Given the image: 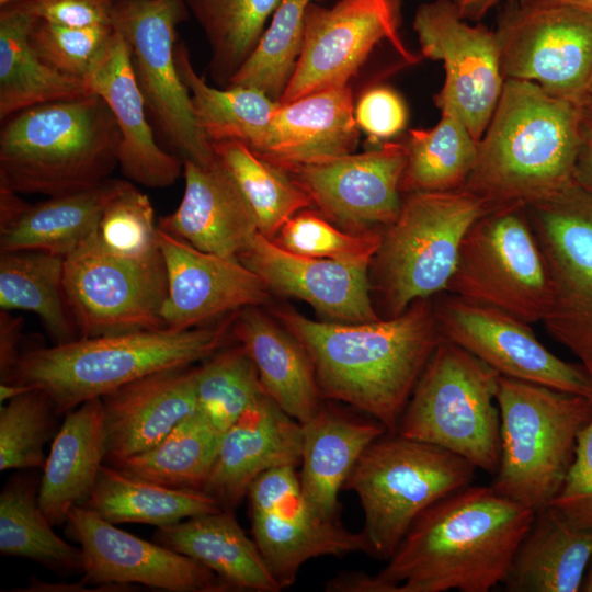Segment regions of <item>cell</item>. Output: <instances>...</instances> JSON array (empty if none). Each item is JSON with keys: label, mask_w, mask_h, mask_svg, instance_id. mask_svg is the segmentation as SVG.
Instances as JSON below:
<instances>
[{"label": "cell", "mask_w": 592, "mask_h": 592, "mask_svg": "<svg viewBox=\"0 0 592 592\" xmlns=\"http://www.w3.org/2000/svg\"><path fill=\"white\" fill-rule=\"evenodd\" d=\"M536 513L491 486H467L425 509L376 574L342 572L329 592H488L505 579Z\"/></svg>", "instance_id": "6da1fadb"}, {"label": "cell", "mask_w": 592, "mask_h": 592, "mask_svg": "<svg viewBox=\"0 0 592 592\" xmlns=\"http://www.w3.org/2000/svg\"><path fill=\"white\" fill-rule=\"evenodd\" d=\"M274 315L308 352L321 397L349 403L389 434L443 340L433 297L367 322L316 321L289 308Z\"/></svg>", "instance_id": "7a4b0ae2"}, {"label": "cell", "mask_w": 592, "mask_h": 592, "mask_svg": "<svg viewBox=\"0 0 592 592\" xmlns=\"http://www.w3.org/2000/svg\"><path fill=\"white\" fill-rule=\"evenodd\" d=\"M578 105L508 79L465 190L489 208L544 200L573 182Z\"/></svg>", "instance_id": "3957f363"}, {"label": "cell", "mask_w": 592, "mask_h": 592, "mask_svg": "<svg viewBox=\"0 0 592 592\" xmlns=\"http://www.w3.org/2000/svg\"><path fill=\"white\" fill-rule=\"evenodd\" d=\"M2 122L0 182L19 194L87 190L118 166L119 127L93 92L34 105Z\"/></svg>", "instance_id": "277c9868"}, {"label": "cell", "mask_w": 592, "mask_h": 592, "mask_svg": "<svg viewBox=\"0 0 592 592\" xmlns=\"http://www.w3.org/2000/svg\"><path fill=\"white\" fill-rule=\"evenodd\" d=\"M232 319L210 327L140 330L32 349L21 354L4 383L42 390L59 415L151 373L206 360L223 345Z\"/></svg>", "instance_id": "5b68a950"}, {"label": "cell", "mask_w": 592, "mask_h": 592, "mask_svg": "<svg viewBox=\"0 0 592 592\" xmlns=\"http://www.w3.org/2000/svg\"><path fill=\"white\" fill-rule=\"evenodd\" d=\"M497 403L501 452L491 487L538 513L566 480L592 399L500 375Z\"/></svg>", "instance_id": "8992f818"}, {"label": "cell", "mask_w": 592, "mask_h": 592, "mask_svg": "<svg viewBox=\"0 0 592 592\" xmlns=\"http://www.w3.org/2000/svg\"><path fill=\"white\" fill-rule=\"evenodd\" d=\"M488 209L465 189L405 194L397 218L383 229L369 266L382 318L396 317L414 301L446 292L466 232Z\"/></svg>", "instance_id": "52a82bcc"}, {"label": "cell", "mask_w": 592, "mask_h": 592, "mask_svg": "<svg viewBox=\"0 0 592 592\" xmlns=\"http://www.w3.org/2000/svg\"><path fill=\"white\" fill-rule=\"evenodd\" d=\"M476 469L449 451L397 433L375 440L343 486L358 497L368 554L387 561L415 519L471 485Z\"/></svg>", "instance_id": "ba28073f"}, {"label": "cell", "mask_w": 592, "mask_h": 592, "mask_svg": "<svg viewBox=\"0 0 592 592\" xmlns=\"http://www.w3.org/2000/svg\"><path fill=\"white\" fill-rule=\"evenodd\" d=\"M500 374L442 340L423 368L397 434L449 451L494 475L500 462Z\"/></svg>", "instance_id": "9c48e42d"}, {"label": "cell", "mask_w": 592, "mask_h": 592, "mask_svg": "<svg viewBox=\"0 0 592 592\" xmlns=\"http://www.w3.org/2000/svg\"><path fill=\"white\" fill-rule=\"evenodd\" d=\"M446 293L528 325L543 321L550 280L525 204L490 208L470 226Z\"/></svg>", "instance_id": "30bf717a"}, {"label": "cell", "mask_w": 592, "mask_h": 592, "mask_svg": "<svg viewBox=\"0 0 592 592\" xmlns=\"http://www.w3.org/2000/svg\"><path fill=\"white\" fill-rule=\"evenodd\" d=\"M183 0H112V24L126 39L146 106L182 160L216 162L175 60L177 26L187 18Z\"/></svg>", "instance_id": "8fae6325"}, {"label": "cell", "mask_w": 592, "mask_h": 592, "mask_svg": "<svg viewBox=\"0 0 592 592\" xmlns=\"http://www.w3.org/2000/svg\"><path fill=\"white\" fill-rule=\"evenodd\" d=\"M526 208L551 287L542 322L592 382V195L572 182Z\"/></svg>", "instance_id": "7c38bea8"}, {"label": "cell", "mask_w": 592, "mask_h": 592, "mask_svg": "<svg viewBox=\"0 0 592 592\" xmlns=\"http://www.w3.org/2000/svg\"><path fill=\"white\" fill-rule=\"evenodd\" d=\"M494 32L505 80L582 102L592 75V13L557 0H512Z\"/></svg>", "instance_id": "4fadbf2b"}, {"label": "cell", "mask_w": 592, "mask_h": 592, "mask_svg": "<svg viewBox=\"0 0 592 592\" xmlns=\"http://www.w3.org/2000/svg\"><path fill=\"white\" fill-rule=\"evenodd\" d=\"M95 232L65 258V294L79 338L166 328L161 252L141 259L116 255Z\"/></svg>", "instance_id": "5bb4252c"}, {"label": "cell", "mask_w": 592, "mask_h": 592, "mask_svg": "<svg viewBox=\"0 0 592 592\" xmlns=\"http://www.w3.org/2000/svg\"><path fill=\"white\" fill-rule=\"evenodd\" d=\"M413 30L422 55L444 66L437 107L456 114L479 141L505 82L496 32L460 18L451 0L420 4Z\"/></svg>", "instance_id": "9a60e30c"}, {"label": "cell", "mask_w": 592, "mask_h": 592, "mask_svg": "<svg viewBox=\"0 0 592 592\" xmlns=\"http://www.w3.org/2000/svg\"><path fill=\"white\" fill-rule=\"evenodd\" d=\"M253 539L282 589L301 566L320 556L368 554L361 532L320 514L305 498L295 466L265 471L249 488Z\"/></svg>", "instance_id": "2e32d148"}, {"label": "cell", "mask_w": 592, "mask_h": 592, "mask_svg": "<svg viewBox=\"0 0 592 592\" xmlns=\"http://www.w3.org/2000/svg\"><path fill=\"white\" fill-rule=\"evenodd\" d=\"M399 0H339L331 8L311 2L304 19L301 54L280 103L346 86L383 39L406 60L415 61L399 36Z\"/></svg>", "instance_id": "e0dca14e"}, {"label": "cell", "mask_w": 592, "mask_h": 592, "mask_svg": "<svg viewBox=\"0 0 592 592\" xmlns=\"http://www.w3.org/2000/svg\"><path fill=\"white\" fill-rule=\"evenodd\" d=\"M434 305L443 340L465 349L501 376L592 399V382L582 365L551 353L528 323L446 292Z\"/></svg>", "instance_id": "ac0fdd59"}, {"label": "cell", "mask_w": 592, "mask_h": 592, "mask_svg": "<svg viewBox=\"0 0 592 592\" xmlns=\"http://www.w3.org/2000/svg\"><path fill=\"white\" fill-rule=\"evenodd\" d=\"M407 163L403 143L387 141L286 172L310 197L318 213L350 232L383 230L398 216Z\"/></svg>", "instance_id": "d6986e66"}, {"label": "cell", "mask_w": 592, "mask_h": 592, "mask_svg": "<svg viewBox=\"0 0 592 592\" xmlns=\"http://www.w3.org/2000/svg\"><path fill=\"white\" fill-rule=\"evenodd\" d=\"M65 533L82 550L87 583L143 584L170 592L231 590L196 560L127 533L82 505L70 510Z\"/></svg>", "instance_id": "ffe728a7"}, {"label": "cell", "mask_w": 592, "mask_h": 592, "mask_svg": "<svg viewBox=\"0 0 592 592\" xmlns=\"http://www.w3.org/2000/svg\"><path fill=\"white\" fill-rule=\"evenodd\" d=\"M158 241L167 274L161 308L166 328L201 327L220 315L270 301L266 285L239 260L201 251L160 228Z\"/></svg>", "instance_id": "44dd1931"}, {"label": "cell", "mask_w": 592, "mask_h": 592, "mask_svg": "<svg viewBox=\"0 0 592 592\" xmlns=\"http://www.w3.org/2000/svg\"><path fill=\"white\" fill-rule=\"evenodd\" d=\"M238 260L270 292L298 298L340 322L380 318L372 300L369 266L289 252L257 231Z\"/></svg>", "instance_id": "7402d4cb"}, {"label": "cell", "mask_w": 592, "mask_h": 592, "mask_svg": "<svg viewBox=\"0 0 592 592\" xmlns=\"http://www.w3.org/2000/svg\"><path fill=\"white\" fill-rule=\"evenodd\" d=\"M191 366L151 373L101 397L105 465L156 446L197 410L196 367Z\"/></svg>", "instance_id": "603a6c76"}, {"label": "cell", "mask_w": 592, "mask_h": 592, "mask_svg": "<svg viewBox=\"0 0 592 592\" xmlns=\"http://www.w3.org/2000/svg\"><path fill=\"white\" fill-rule=\"evenodd\" d=\"M300 458L301 423L263 395L223 434L203 491L235 511L258 477Z\"/></svg>", "instance_id": "cb8c5ba5"}, {"label": "cell", "mask_w": 592, "mask_h": 592, "mask_svg": "<svg viewBox=\"0 0 592 592\" xmlns=\"http://www.w3.org/2000/svg\"><path fill=\"white\" fill-rule=\"evenodd\" d=\"M115 29V27H114ZM91 92L111 109L122 135L118 167L130 181L147 187H167L183 173V161L157 144L146 115L129 46L115 29L105 54L86 80Z\"/></svg>", "instance_id": "d4e9b609"}, {"label": "cell", "mask_w": 592, "mask_h": 592, "mask_svg": "<svg viewBox=\"0 0 592 592\" xmlns=\"http://www.w3.org/2000/svg\"><path fill=\"white\" fill-rule=\"evenodd\" d=\"M182 161L183 197L158 227L201 251L238 260L258 229L235 182L218 159L206 167Z\"/></svg>", "instance_id": "484cf974"}, {"label": "cell", "mask_w": 592, "mask_h": 592, "mask_svg": "<svg viewBox=\"0 0 592 592\" xmlns=\"http://www.w3.org/2000/svg\"><path fill=\"white\" fill-rule=\"evenodd\" d=\"M358 138L351 89L338 86L280 103L257 155L286 171L353 153Z\"/></svg>", "instance_id": "4316f807"}, {"label": "cell", "mask_w": 592, "mask_h": 592, "mask_svg": "<svg viewBox=\"0 0 592 592\" xmlns=\"http://www.w3.org/2000/svg\"><path fill=\"white\" fill-rule=\"evenodd\" d=\"M231 330L253 361L265 395L299 423L312 418L322 397L303 344L255 307L239 310Z\"/></svg>", "instance_id": "83f0119b"}, {"label": "cell", "mask_w": 592, "mask_h": 592, "mask_svg": "<svg viewBox=\"0 0 592 592\" xmlns=\"http://www.w3.org/2000/svg\"><path fill=\"white\" fill-rule=\"evenodd\" d=\"M104 457L103 408L95 398L66 413L46 457L38 504L53 526L66 523L70 510L88 501Z\"/></svg>", "instance_id": "f1b7e54d"}, {"label": "cell", "mask_w": 592, "mask_h": 592, "mask_svg": "<svg viewBox=\"0 0 592 592\" xmlns=\"http://www.w3.org/2000/svg\"><path fill=\"white\" fill-rule=\"evenodd\" d=\"M388 433L376 420L321 406L301 423L299 482L307 501L323 516L339 520L338 496L365 449Z\"/></svg>", "instance_id": "f546056e"}, {"label": "cell", "mask_w": 592, "mask_h": 592, "mask_svg": "<svg viewBox=\"0 0 592 592\" xmlns=\"http://www.w3.org/2000/svg\"><path fill=\"white\" fill-rule=\"evenodd\" d=\"M152 540L202 563L231 590H282L254 539L239 525L234 510L221 509L157 527Z\"/></svg>", "instance_id": "4dcf8cb0"}, {"label": "cell", "mask_w": 592, "mask_h": 592, "mask_svg": "<svg viewBox=\"0 0 592 592\" xmlns=\"http://www.w3.org/2000/svg\"><path fill=\"white\" fill-rule=\"evenodd\" d=\"M591 557L592 532L549 506L536 513L502 583L512 592H577Z\"/></svg>", "instance_id": "1f68e13d"}, {"label": "cell", "mask_w": 592, "mask_h": 592, "mask_svg": "<svg viewBox=\"0 0 592 592\" xmlns=\"http://www.w3.org/2000/svg\"><path fill=\"white\" fill-rule=\"evenodd\" d=\"M123 182L109 178L87 190L29 204L0 229V252L33 250L66 258L96 231L104 207Z\"/></svg>", "instance_id": "d6a6232c"}, {"label": "cell", "mask_w": 592, "mask_h": 592, "mask_svg": "<svg viewBox=\"0 0 592 592\" xmlns=\"http://www.w3.org/2000/svg\"><path fill=\"white\" fill-rule=\"evenodd\" d=\"M36 20L13 7H1V121L34 105L91 93L83 80L55 70L38 57L30 43Z\"/></svg>", "instance_id": "836d02e7"}, {"label": "cell", "mask_w": 592, "mask_h": 592, "mask_svg": "<svg viewBox=\"0 0 592 592\" xmlns=\"http://www.w3.org/2000/svg\"><path fill=\"white\" fill-rule=\"evenodd\" d=\"M175 60L197 121L209 141L238 140L253 152H261L280 102L253 88L207 84L196 73L183 43L175 45Z\"/></svg>", "instance_id": "e575fe53"}, {"label": "cell", "mask_w": 592, "mask_h": 592, "mask_svg": "<svg viewBox=\"0 0 592 592\" xmlns=\"http://www.w3.org/2000/svg\"><path fill=\"white\" fill-rule=\"evenodd\" d=\"M82 506L115 525L143 523L157 527L221 510L218 501L202 490L169 488L105 464Z\"/></svg>", "instance_id": "d590c367"}, {"label": "cell", "mask_w": 592, "mask_h": 592, "mask_svg": "<svg viewBox=\"0 0 592 592\" xmlns=\"http://www.w3.org/2000/svg\"><path fill=\"white\" fill-rule=\"evenodd\" d=\"M65 258L44 251L0 254V308L35 314L55 344L79 338L64 287Z\"/></svg>", "instance_id": "8d00e7d4"}, {"label": "cell", "mask_w": 592, "mask_h": 592, "mask_svg": "<svg viewBox=\"0 0 592 592\" xmlns=\"http://www.w3.org/2000/svg\"><path fill=\"white\" fill-rule=\"evenodd\" d=\"M39 482L30 475L9 478L0 494V553L31 559L48 570L69 576L83 573L80 547L54 531L38 504Z\"/></svg>", "instance_id": "74e56055"}, {"label": "cell", "mask_w": 592, "mask_h": 592, "mask_svg": "<svg viewBox=\"0 0 592 592\" xmlns=\"http://www.w3.org/2000/svg\"><path fill=\"white\" fill-rule=\"evenodd\" d=\"M441 119L428 129H410L403 141L407 163L402 193L463 190L474 170L478 140L454 113L441 112Z\"/></svg>", "instance_id": "f35d334b"}, {"label": "cell", "mask_w": 592, "mask_h": 592, "mask_svg": "<svg viewBox=\"0 0 592 592\" xmlns=\"http://www.w3.org/2000/svg\"><path fill=\"white\" fill-rule=\"evenodd\" d=\"M221 436L196 410L156 446L112 467L127 476L169 488L203 491Z\"/></svg>", "instance_id": "ab89813d"}, {"label": "cell", "mask_w": 592, "mask_h": 592, "mask_svg": "<svg viewBox=\"0 0 592 592\" xmlns=\"http://www.w3.org/2000/svg\"><path fill=\"white\" fill-rule=\"evenodd\" d=\"M210 144L249 207L258 231L265 238L273 240L291 217L312 206L310 197L285 170L244 144L238 140Z\"/></svg>", "instance_id": "60d3db41"}, {"label": "cell", "mask_w": 592, "mask_h": 592, "mask_svg": "<svg viewBox=\"0 0 592 592\" xmlns=\"http://www.w3.org/2000/svg\"><path fill=\"white\" fill-rule=\"evenodd\" d=\"M210 49L209 72L219 88L254 49L281 0H183Z\"/></svg>", "instance_id": "b9f144b4"}, {"label": "cell", "mask_w": 592, "mask_h": 592, "mask_svg": "<svg viewBox=\"0 0 592 592\" xmlns=\"http://www.w3.org/2000/svg\"><path fill=\"white\" fill-rule=\"evenodd\" d=\"M312 1L281 0L267 29L226 88H253L280 102L301 54L305 13Z\"/></svg>", "instance_id": "7bdbcfd3"}, {"label": "cell", "mask_w": 592, "mask_h": 592, "mask_svg": "<svg viewBox=\"0 0 592 592\" xmlns=\"http://www.w3.org/2000/svg\"><path fill=\"white\" fill-rule=\"evenodd\" d=\"M263 395L257 367L240 344L196 367L197 410L221 434Z\"/></svg>", "instance_id": "ee69618b"}, {"label": "cell", "mask_w": 592, "mask_h": 592, "mask_svg": "<svg viewBox=\"0 0 592 592\" xmlns=\"http://www.w3.org/2000/svg\"><path fill=\"white\" fill-rule=\"evenodd\" d=\"M58 413L39 389L16 396L0 408V470L44 468V446L56 435Z\"/></svg>", "instance_id": "f6af8a7d"}, {"label": "cell", "mask_w": 592, "mask_h": 592, "mask_svg": "<svg viewBox=\"0 0 592 592\" xmlns=\"http://www.w3.org/2000/svg\"><path fill=\"white\" fill-rule=\"evenodd\" d=\"M382 235L383 230L350 232L318 212L303 209L281 227L273 241L299 255L371 266Z\"/></svg>", "instance_id": "bcb514c9"}, {"label": "cell", "mask_w": 592, "mask_h": 592, "mask_svg": "<svg viewBox=\"0 0 592 592\" xmlns=\"http://www.w3.org/2000/svg\"><path fill=\"white\" fill-rule=\"evenodd\" d=\"M158 231L148 196L124 181L104 207L95 236L111 253L141 259L160 253Z\"/></svg>", "instance_id": "7dc6e473"}, {"label": "cell", "mask_w": 592, "mask_h": 592, "mask_svg": "<svg viewBox=\"0 0 592 592\" xmlns=\"http://www.w3.org/2000/svg\"><path fill=\"white\" fill-rule=\"evenodd\" d=\"M114 32L113 24L73 27L36 20L30 43L45 64L86 82L109 48Z\"/></svg>", "instance_id": "c3c4849f"}, {"label": "cell", "mask_w": 592, "mask_h": 592, "mask_svg": "<svg viewBox=\"0 0 592 592\" xmlns=\"http://www.w3.org/2000/svg\"><path fill=\"white\" fill-rule=\"evenodd\" d=\"M549 506L571 525L592 532V418L578 435L573 463Z\"/></svg>", "instance_id": "681fc988"}, {"label": "cell", "mask_w": 592, "mask_h": 592, "mask_svg": "<svg viewBox=\"0 0 592 592\" xmlns=\"http://www.w3.org/2000/svg\"><path fill=\"white\" fill-rule=\"evenodd\" d=\"M354 117L358 129L368 136L373 146L378 147L405 129L408 112L402 98L394 89L376 86L358 99L354 105Z\"/></svg>", "instance_id": "f907efd6"}, {"label": "cell", "mask_w": 592, "mask_h": 592, "mask_svg": "<svg viewBox=\"0 0 592 592\" xmlns=\"http://www.w3.org/2000/svg\"><path fill=\"white\" fill-rule=\"evenodd\" d=\"M5 5L64 26L112 24V0H16Z\"/></svg>", "instance_id": "816d5d0a"}, {"label": "cell", "mask_w": 592, "mask_h": 592, "mask_svg": "<svg viewBox=\"0 0 592 592\" xmlns=\"http://www.w3.org/2000/svg\"><path fill=\"white\" fill-rule=\"evenodd\" d=\"M579 148L573 182L592 195V96L578 104Z\"/></svg>", "instance_id": "f5cc1de1"}, {"label": "cell", "mask_w": 592, "mask_h": 592, "mask_svg": "<svg viewBox=\"0 0 592 592\" xmlns=\"http://www.w3.org/2000/svg\"><path fill=\"white\" fill-rule=\"evenodd\" d=\"M23 318L11 311H0V380L9 379L15 367L21 352L19 350L22 337Z\"/></svg>", "instance_id": "db71d44e"}, {"label": "cell", "mask_w": 592, "mask_h": 592, "mask_svg": "<svg viewBox=\"0 0 592 592\" xmlns=\"http://www.w3.org/2000/svg\"><path fill=\"white\" fill-rule=\"evenodd\" d=\"M18 194L0 182V229L12 224L29 205Z\"/></svg>", "instance_id": "11a10c76"}, {"label": "cell", "mask_w": 592, "mask_h": 592, "mask_svg": "<svg viewBox=\"0 0 592 592\" xmlns=\"http://www.w3.org/2000/svg\"><path fill=\"white\" fill-rule=\"evenodd\" d=\"M460 18L467 21L480 20L501 0H451Z\"/></svg>", "instance_id": "9f6ffc18"}, {"label": "cell", "mask_w": 592, "mask_h": 592, "mask_svg": "<svg viewBox=\"0 0 592 592\" xmlns=\"http://www.w3.org/2000/svg\"><path fill=\"white\" fill-rule=\"evenodd\" d=\"M34 388L15 383H0V402L3 405L10 399L27 392Z\"/></svg>", "instance_id": "6f0895ef"}, {"label": "cell", "mask_w": 592, "mask_h": 592, "mask_svg": "<svg viewBox=\"0 0 592 592\" xmlns=\"http://www.w3.org/2000/svg\"><path fill=\"white\" fill-rule=\"evenodd\" d=\"M592 13V0H557Z\"/></svg>", "instance_id": "680465c9"}, {"label": "cell", "mask_w": 592, "mask_h": 592, "mask_svg": "<svg viewBox=\"0 0 592 592\" xmlns=\"http://www.w3.org/2000/svg\"><path fill=\"white\" fill-rule=\"evenodd\" d=\"M581 591L584 592H592V557L589 561V569L585 578H583V582L581 585Z\"/></svg>", "instance_id": "91938a15"}, {"label": "cell", "mask_w": 592, "mask_h": 592, "mask_svg": "<svg viewBox=\"0 0 592 592\" xmlns=\"http://www.w3.org/2000/svg\"><path fill=\"white\" fill-rule=\"evenodd\" d=\"M587 95H591V96H592V75H591V78H590L589 83H588ZM587 95H585V96H587Z\"/></svg>", "instance_id": "94428289"}, {"label": "cell", "mask_w": 592, "mask_h": 592, "mask_svg": "<svg viewBox=\"0 0 592 592\" xmlns=\"http://www.w3.org/2000/svg\"><path fill=\"white\" fill-rule=\"evenodd\" d=\"M16 0H0V7L5 5L8 3L14 2Z\"/></svg>", "instance_id": "6125c7cd"}]
</instances>
